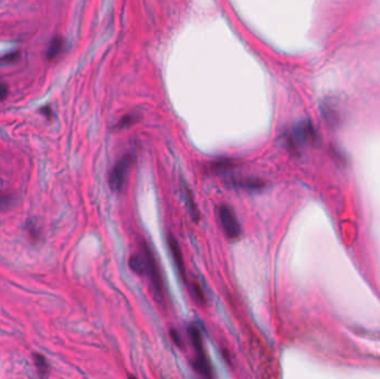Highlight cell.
<instances>
[{
    "mask_svg": "<svg viewBox=\"0 0 380 379\" xmlns=\"http://www.w3.org/2000/svg\"><path fill=\"white\" fill-rule=\"evenodd\" d=\"M188 333L192 346H194V348L196 350V359L194 361L195 369L202 376L211 377V367L210 364H209V359L205 353V349H203L201 334L199 332V329L196 326H190Z\"/></svg>",
    "mask_w": 380,
    "mask_h": 379,
    "instance_id": "1",
    "label": "cell"
},
{
    "mask_svg": "<svg viewBox=\"0 0 380 379\" xmlns=\"http://www.w3.org/2000/svg\"><path fill=\"white\" fill-rule=\"evenodd\" d=\"M142 254L146 259V274L150 278V282L152 284V288L155 290V295L158 299H161L164 297V286H162V278L160 270L157 265L156 257L153 256L151 249L148 247L147 244H144L141 247Z\"/></svg>",
    "mask_w": 380,
    "mask_h": 379,
    "instance_id": "2",
    "label": "cell"
},
{
    "mask_svg": "<svg viewBox=\"0 0 380 379\" xmlns=\"http://www.w3.org/2000/svg\"><path fill=\"white\" fill-rule=\"evenodd\" d=\"M133 156L128 153V155L124 156L119 161H117L114 168L110 170L109 186L116 193L123 190L127 180V175H128L131 165H133Z\"/></svg>",
    "mask_w": 380,
    "mask_h": 379,
    "instance_id": "3",
    "label": "cell"
},
{
    "mask_svg": "<svg viewBox=\"0 0 380 379\" xmlns=\"http://www.w3.org/2000/svg\"><path fill=\"white\" fill-rule=\"evenodd\" d=\"M218 216L226 236L231 240L238 239L241 230L234 211L228 206H220L218 209Z\"/></svg>",
    "mask_w": 380,
    "mask_h": 379,
    "instance_id": "4",
    "label": "cell"
},
{
    "mask_svg": "<svg viewBox=\"0 0 380 379\" xmlns=\"http://www.w3.org/2000/svg\"><path fill=\"white\" fill-rule=\"evenodd\" d=\"M313 138H315V130L312 126L309 123H301L289 131L287 144L291 148H298Z\"/></svg>",
    "mask_w": 380,
    "mask_h": 379,
    "instance_id": "5",
    "label": "cell"
},
{
    "mask_svg": "<svg viewBox=\"0 0 380 379\" xmlns=\"http://www.w3.org/2000/svg\"><path fill=\"white\" fill-rule=\"evenodd\" d=\"M168 245H169L170 251H172L175 265L176 267H177L179 274L181 275V277L184 278V280H186V268L184 263V258H183V254H181V249L179 248L177 240H176L173 236H170L168 239Z\"/></svg>",
    "mask_w": 380,
    "mask_h": 379,
    "instance_id": "6",
    "label": "cell"
},
{
    "mask_svg": "<svg viewBox=\"0 0 380 379\" xmlns=\"http://www.w3.org/2000/svg\"><path fill=\"white\" fill-rule=\"evenodd\" d=\"M129 267L131 270H134L136 274L145 275L146 274V259L144 254H137L133 255L129 258Z\"/></svg>",
    "mask_w": 380,
    "mask_h": 379,
    "instance_id": "7",
    "label": "cell"
},
{
    "mask_svg": "<svg viewBox=\"0 0 380 379\" xmlns=\"http://www.w3.org/2000/svg\"><path fill=\"white\" fill-rule=\"evenodd\" d=\"M64 46H65V42H64L63 38L62 37H55L48 46L47 52H46L47 57L49 59L56 58L58 55L63 51Z\"/></svg>",
    "mask_w": 380,
    "mask_h": 379,
    "instance_id": "8",
    "label": "cell"
},
{
    "mask_svg": "<svg viewBox=\"0 0 380 379\" xmlns=\"http://www.w3.org/2000/svg\"><path fill=\"white\" fill-rule=\"evenodd\" d=\"M234 186L239 187L247 190H260L263 187V183L260 180L255 179H245V180H234Z\"/></svg>",
    "mask_w": 380,
    "mask_h": 379,
    "instance_id": "9",
    "label": "cell"
},
{
    "mask_svg": "<svg viewBox=\"0 0 380 379\" xmlns=\"http://www.w3.org/2000/svg\"><path fill=\"white\" fill-rule=\"evenodd\" d=\"M185 196H186V200H187V205L189 207V212L190 216L192 217L195 222H198V218H199V211L197 209V206L195 204L194 197H192L191 191L189 189H185Z\"/></svg>",
    "mask_w": 380,
    "mask_h": 379,
    "instance_id": "10",
    "label": "cell"
},
{
    "mask_svg": "<svg viewBox=\"0 0 380 379\" xmlns=\"http://www.w3.org/2000/svg\"><path fill=\"white\" fill-rule=\"evenodd\" d=\"M34 358H35L36 366L38 368V371H40V372H42V375H45V373L48 371L47 370L48 369V365H47V361L45 359V357H42L40 355L36 354L34 356Z\"/></svg>",
    "mask_w": 380,
    "mask_h": 379,
    "instance_id": "11",
    "label": "cell"
},
{
    "mask_svg": "<svg viewBox=\"0 0 380 379\" xmlns=\"http://www.w3.org/2000/svg\"><path fill=\"white\" fill-rule=\"evenodd\" d=\"M191 289H192V294H194V296L196 297V299L199 301L200 304H205L206 303V297H205V294H203L201 287L199 286V285L194 283L191 285Z\"/></svg>",
    "mask_w": 380,
    "mask_h": 379,
    "instance_id": "12",
    "label": "cell"
},
{
    "mask_svg": "<svg viewBox=\"0 0 380 379\" xmlns=\"http://www.w3.org/2000/svg\"><path fill=\"white\" fill-rule=\"evenodd\" d=\"M234 165L233 163H230L229 160H224V161H218V163H214L213 166H212V169L214 170V172H220V170H223V172H225V170H228L230 168H233Z\"/></svg>",
    "mask_w": 380,
    "mask_h": 379,
    "instance_id": "13",
    "label": "cell"
},
{
    "mask_svg": "<svg viewBox=\"0 0 380 379\" xmlns=\"http://www.w3.org/2000/svg\"><path fill=\"white\" fill-rule=\"evenodd\" d=\"M8 95V88L6 85L0 84V101L4 100Z\"/></svg>",
    "mask_w": 380,
    "mask_h": 379,
    "instance_id": "14",
    "label": "cell"
},
{
    "mask_svg": "<svg viewBox=\"0 0 380 379\" xmlns=\"http://www.w3.org/2000/svg\"><path fill=\"white\" fill-rule=\"evenodd\" d=\"M9 202V198L8 197H0V209H3V208H6L7 205Z\"/></svg>",
    "mask_w": 380,
    "mask_h": 379,
    "instance_id": "15",
    "label": "cell"
}]
</instances>
